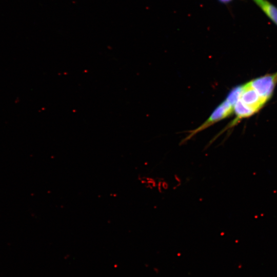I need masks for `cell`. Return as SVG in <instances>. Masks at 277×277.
Masks as SVG:
<instances>
[{
  "label": "cell",
  "instance_id": "4",
  "mask_svg": "<svg viewBox=\"0 0 277 277\" xmlns=\"http://www.w3.org/2000/svg\"><path fill=\"white\" fill-rule=\"evenodd\" d=\"M219 1L222 3L227 4L230 2L232 0H219Z\"/></svg>",
  "mask_w": 277,
  "mask_h": 277
},
{
  "label": "cell",
  "instance_id": "2",
  "mask_svg": "<svg viewBox=\"0 0 277 277\" xmlns=\"http://www.w3.org/2000/svg\"><path fill=\"white\" fill-rule=\"evenodd\" d=\"M249 82L259 94L268 101L277 84V72L254 78Z\"/></svg>",
  "mask_w": 277,
  "mask_h": 277
},
{
  "label": "cell",
  "instance_id": "1",
  "mask_svg": "<svg viewBox=\"0 0 277 277\" xmlns=\"http://www.w3.org/2000/svg\"><path fill=\"white\" fill-rule=\"evenodd\" d=\"M234 112V105L226 98L212 112L209 118L196 129L188 131L189 135L185 138L183 143L192 137L198 132L202 131L215 123L229 117Z\"/></svg>",
  "mask_w": 277,
  "mask_h": 277
},
{
  "label": "cell",
  "instance_id": "3",
  "mask_svg": "<svg viewBox=\"0 0 277 277\" xmlns=\"http://www.w3.org/2000/svg\"><path fill=\"white\" fill-rule=\"evenodd\" d=\"M266 15L277 25V7L268 0H253Z\"/></svg>",
  "mask_w": 277,
  "mask_h": 277
}]
</instances>
